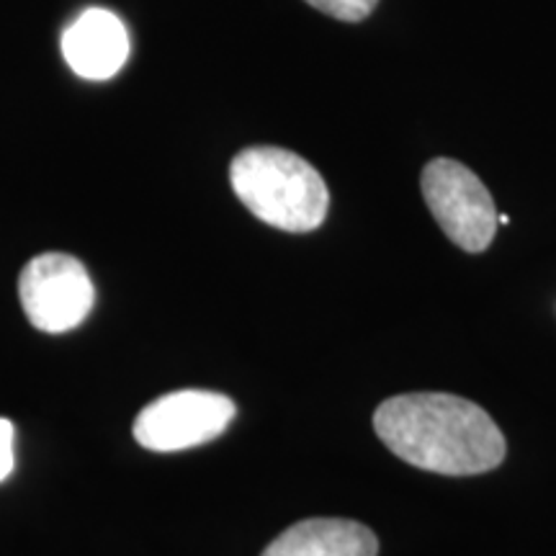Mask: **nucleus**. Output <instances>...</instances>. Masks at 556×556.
<instances>
[{
    "mask_svg": "<svg viewBox=\"0 0 556 556\" xmlns=\"http://www.w3.org/2000/svg\"><path fill=\"white\" fill-rule=\"evenodd\" d=\"M374 430L402 462L446 477L484 475L505 458V435L471 400L443 392L397 394L374 413Z\"/></svg>",
    "mask_w": 556,
    "mask_h": 556,
    "instance_id": "f257e3e1",
    "label": "nucleus"
},
{
    "mask_svg": "<svg viewBox=\"0 0 556 556\" xmlns=\"http://www.w3.org/2000/svg\"><path fill=\"white\" fill-rule=\"evenodd\" d=\"M229 184L248 212L283 232H312L328 217V186L315 165L291 150L258 144L238 152Z\"/></svg>",
    "mask_w": 556,
    "mask_h": 556,
    "instance_id": "f03ea898",
    "label": "nucleus"
},
{
    "mask_svg": "<svg viewBox=\"0 0 556 556\" xmlns=\"http://www.w3.org/2000/svg\"><path fill=\"white\" fill-rule=\"evenodd\" d=\"M422 197L446 238L467 253H484L497 232V208L482 178L451 157L430 160L420 178Z\"/></svg>",
    "mask_w": 556,
    "mask_h": 556,
    "instance_id": "7ed1b4c3",
    "label": "nucleus"
},
{
    "mask_svg": "<svg viewBox=\"0 0 556 556\" xmlns=\"http://www.w3.org/2000/svg\"><path fill=\"white\" fill-rule=\"evenodd\" d=\"M18 299L34 328L60 336L86 323L96 304V287L78 258L45 253L21 270Z\"/></svg>",
    "mask_w": 556,
    "mask_h": 556,
    "instance_id": "20e7f679",
    "label": "nucleus"
},
{
    "mask_svg": "<svg viewBox=\"0 0 556 556\" xmlns=\"http://www.w3.org/2000/svg\"><path fill=\"white\" fill-rule=\"evenodd\" d=\"M235 402L206 389H180L150 402L135 420L139 446L157 454L186 451L219 438L235 420Z\"/></svg>",
    "mask_w": 556,
    "mask_h": 556,
    "instance_id": "39448f33",
    "label": "nucleus"
},
{
    "mask_svg": "<svg viewBox=\"0 0 556 556\" xmlns=\"http://www.w3.org/2000/svg\"><path fill=\"white\" fill-rule=\"evenodd\" d=\"M62 54L80 78H114L129 58L127 26L106 9L83 11L62 34Z\"/></svg>",
    "mask_w": 556,
    "mask_h": 556,
    "instance_id": "423d86ee",
    "label": "nucleus"
},
{
    "mask_svg": "<svg viewBox=\"0 0 556 556\" xmlns=\"http://www.w3.org/2000/svg\"><path fill=\"white\" fill-rule=\"evenodd\" d=\"M379 541L371 528L345 518L299 520L261 556H377Z\"/></svg>",
    "mask_w": 556,
    "mask_h": 556,
    "instance_id": "0eeeda50",
    "label": "nucleus"
},
{
    "mask_svg": "<svg viewBox=\"0 0 556 556\" xmlns=\"http://www.w3.org/2000/svg\"><path fill=\"white\" fill-rule=\"evenodd\" d=\"M307 3L312 9L328 13L332 18L358 24V21L371 16V11L377 9L379 0H307Z\"/></svg>",
    "mask_w": 556,
    "mask_h": 556,
    "instance_id": "6e6552de",
    "label": "nucleus"
},
{
    "mask_svg": "<svg viewBox=\"0 0 556 556\" xmlns=\"http://www.w3.org/2000/svg\"><path fill=\"white\" fill-rule=\"evenodd\" d=\"M13 441H16V428H13L11 420L0 417V482H5L11 477L13 467H16Z\"/></svg>",
    "mask_w": 556,
    "mask_h": 556,
    "instance_id": "1a4fd4ad",
    "label": "nucleus"
},
{
    "mask_svg": "<svg viewBox=\"0 0 556 556\" xmlns=\"http://www.w3.org/2000/svg\"><path fill=\"white\" fill-rule=\"evenodd\" d=\"M507 222H510V217H507V214H497V225H507Z\"/></svg>",
    "mask_w": 556,
    "mask_h": 556,
    "instance_id": "9d476101",
    "label": "nucleus"
}]
</instances>
